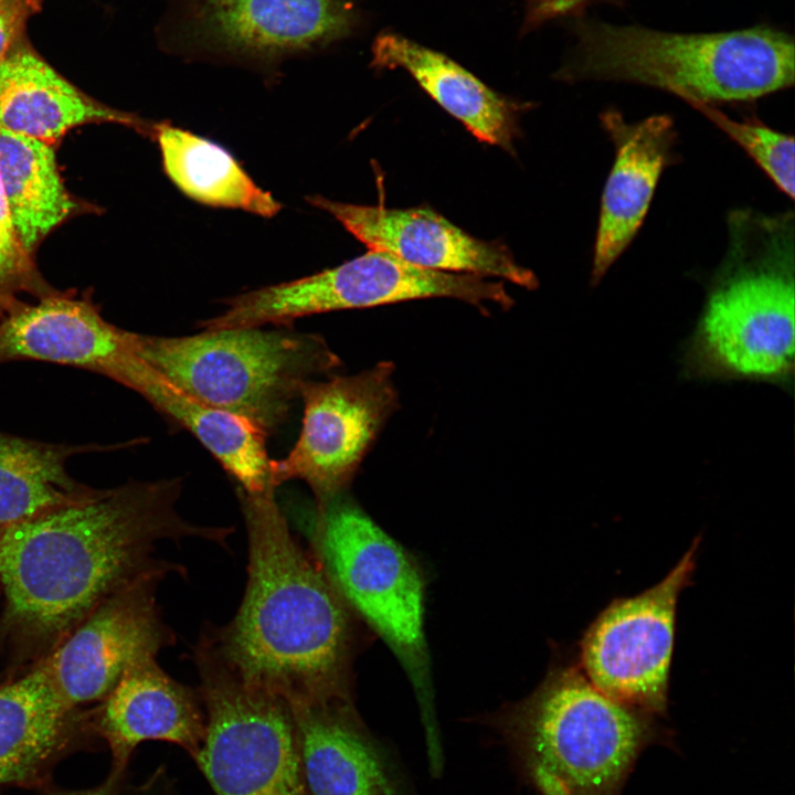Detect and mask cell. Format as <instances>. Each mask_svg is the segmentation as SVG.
<instances>
[{
    "label": "cell",
    "mask_w": 795,
    "mask_h": 795,
    "mask_svg": "<svg viewBox=\"0 0 795 795\" xmlns=\"http://www.w3.org/2000/svg\"><path fill=\"white\" fill-rule=\"evenodd\" d=\"M200 18L223 46L258 55L328 43L353 22L347 0H202Z\"/></svg>",
    "instance_id": "obj_18"
},
{
    "label": "cell",
    "mask_w": 795,
    "mask_h": 795,
    "mask_svg": "<svg viewBox=\"0 0 795 795\" xmlns=\"http://www.w3.org/2000/svg\"><path fill=\"white\" fill-rule=\"evenodd\" d=\"M155 138L166 174L192 200L264 218L280 211L282 204L261 189L220 145L169 123L158 124Z\"/></svg>",
    "instance_id": "obj_23"
},
{
    "label": "cell",
    "mask_w": 795,
    "mask_h": 795,
    "mask_svg": "<svg viewBox=\"0 0 795 795\" xmlns=\"http://www.w3.org/2000/svg\"><path fill=\"white\" fill-rule=\"evenodd\" d=\"M728 234L691 365L706 375L784 381L794 362V214L735 210Z\"/></svg>",
    "instance_id": "obj_4"
},
{
    "label": "cell",
    "mask_w": 795,
    "mask_h": 795,
    "mask_svg": "<svg viewBox=\"0 0 795 795\" xmlns=\"http://www.w3.org/2000/svg\"><path fill=\"white\" fill-rule=\"evenodd\" d=\"M500 725L542 795H618L656 734L649 713L606 696L575 667L552 672Z\"/></svg>",
    "instance_id": "obj_6"
},
{
    "label": "cell",
    "mask_w": 795,
    "mask_h": 795,
    "mask_svg": "<svg viewBox=\"0 0 795 795\" xmlns=\"http://www.w3.org/2000/svg\"><path fill=\"white\" fill-rule=\"evenodd\" d=\"M124 773L112 770L108 777L98 786L81 791H60L50 795H118Z\"/></svg>",
    "instance_id": "obj_29"
},
{
    "label": "cell",
    "mask_w": 795,
    "mask_h": 795,
    "mask_svg": "<svg viewBox=\"0 0 795 795\" xmlns=\"http://www.w3.org/2000/svg\"><path fill=\"white\" fill-rule=\"evenodd\" d=\"M248 539L247 582L225 627L210 635L246 682L289 706L348 699V612L318 559L293 538L275 488H237Z\"/></svg>",
    "instance_id": "obj_2"
},
{
    "label": "cell",
    "mask_w": 795,
    "mask_h": 795,
    "mask_svg": "<svg viewBox=\"0 0 795 795\" xmlns=\"http://www.w3.org/2000/svg\"><path fill=\"white\" fill-rule=\"evenodd\" d=\"M734 141L787 197L794 199V137L777 131L759 119L736 120L712 104L689 102Z\"/></svg>",
    "instance_id": "obj_25"
},
{
    "label": "cell",
    "mask_w": 795,
    "mask_h": 795,
    "mask_svg": "<svg viewBox=\"0 0 795 795\" xmlns=\"http://www.w3.org/2000/svg\"><path fill=\"white\" fill-rule=\"evenodd\" d=\"M310 795H394L383 759L348 699L289 706Z\"/></svg>",
    "instance_id": "obj_19"
},
{
    "label": "cell",
    "mask_w": 795,
    "mask_h": 795,
    "mask_svg": "<svg viewBox=\"0 0 795 795\" xmlns=\"http://www.w3.org/2000/svg\"><path fill=\"white\" fill-rule=\"evenodd\" d=\"M393 371V364L383 361L354 375L306 382L300 393L303 426L289 453L271 460L272 486L304 480L317 505L342 494L398 406Z\"/></svg>",
    "instance_id": "obj_10"
},
{
    "label": "cell",
    "mask_w": 795,
    "mask_h": 795,
    "mask_svg": "<svg viewBox=\"0 0 795 795\" xmlns=\"http://www.w3.org/2000/svg\"><path fill=\"white\" fill-rule=\"evenodd\" d=\"M41 10V0H0V64L22 42L29 19Z\"/></svg>",
    "instance_id": "obj_27"
},
{
    "label": "cell",
    "mask_w": 795,
    "mask_h": 795,
    "mask_svg": "<svg viewBox=\"0 0 795 795\" xmlns=\"http://www.w3.org/2000/svg\"><path fill=\"white\" fill-rule=\"evenodd\" d=\"M601 125L614 145L615 158L603 188L592 259L597 284L638 233L664 170L676 160L675 123L669 115L628 121L614 108Z\"/></svg>",
    "instance_id": "obj_14"
},
{
    "label": "cell",
    "mask_w": 795,
    "mask_h": 795,
    "mask_svg": "<svg viewBox=\"0 0 795 795\" xmlns=\"http://www.w3.org/2000/svg\"><path fill=\"white\" fill-rule=\"evenodd\" d=\"M699 540L658 584L613 601L581 645L583 672L606 696L649 714L666 709L676 608L689 583Z\"/></svg>",
    "instance_id": "obj_11"
},
{
    "label": "cell",
    "mask_w": 795,
    "mask_h": 795,
    "mask_svg": "<svg viewBox=\"0 0 795 795\" xmlns=\"http://www.w3.org/2000/svg\"><path fill=\"white\" fill-rule=\"evenodd\" d=\"M134 391L171 423L191 433L239 488L252 494L275 488L269 477L268 435L258 426L192 399L147 363Z\"/></svg>",
    "instance_id": "obj_21"
},
{
    "label": "cell",
    "mask_w": 795,
    "mask_h": 795,
    "mask_svg": "<svg viewBox=\"0 0 795 795\" xmlns=\"http://www.w3.org/2000/svg\"><path fill=\"white\" fill-rule=\"evenodd\" d=\"M565 81H615L675 94L686 103L746 102L794 84V39L767 25L674 33L582 21Z\"/></svg>",
    "instance_id": "obj_3"
},
{
    "label": "cell",
    "mask_w": 795,
    "mask_h": 795,
    "mask_svg": "<svg viewBox=\"0 0 795 795\" xmlns=\"http://www.w3.org/2000/svg\"><path fill=\"white\" fill-rule=\"evenodd\" d=\"M181 489L178 477L130 480L0 528V642L17 666L43 658L102 601L168 563L152 556L160 540L226 545L232 528L179 515Z\"/></svg>",
    "instance_id": "obj_1"
},
{
    "label": "cell",
    "mask_w": 795,
    "mask_h": 795,
    "mask_svg": "<svg viewBox=\"0 0 795 795\" xmlns=\"http://www.w3.org/2000/svg\"><path fill=\"white\" fill-rule=\"evenodd\" d=\"M163 781V776L158 772L157 776H155L151 781H149L147 785H145L146 787L142 788L139 795H162V792L167 786Z\"/></svg>",
    "instance_id": "obj_30"
},
{
    "label": "cell",
    "mask_w": 795,
    "mask_h": 795,
    "mask_svg": "<svg viewBox=\"0 0 795 795\" xmlns=\"http://www.w3.org/2000/svg\"><path fill=\"white\" fill-rule=\"evenodd\" d=\"M135 352L192 399L248 420L267 435L285 424L304 384L341 365L324 337L292 327L129 331Z\"/></svg>",
    "instance_id": "obj_5"
},
{
    "label": "cell",
    "mask_w": 795,
    "mask_h": 795,
    "mask_svg": "<svg viewBox=\"0 0 795 795\" xmlns=\"http://www.w3.org/2000/svg\"><path fill=\"white\" fill-rule=\"evenodd\" d=\"M449 297L485 309H505L513 299L501 283L483 276L421 268L377 250L295 280L264 286L223 300L220 315L199 322L204 330L290 327L297 319L336 310Z\"/></svg>",
    "instance_id": "obj_8"
},
{
    "label": "cell",
    "mask_w": 795,
    "mask_h": 795,
    "mask_svg": "<svg viewBox=\"0 0 795 795\" xmlns=\"http://www.w3.org/2000/svg\"><path fill=\"white\" fill-rule=\"evenodd\" d=\"M118 123L156 137L158 124L92 99L43 61L25 41L0 64V128L52 145L88 123Z\"/></svg>",
    "instance_id": "obj_17"
},
{
    "label": "cell",
    "mask_w": 795,
    "mask_h": 795,
    "mask_svg": "<svg viewBox=\"0 0 795 795\" xmlns=\"http://www.w3.org/2000/svg\"><path fill=\"white\" fill-rule=\"evenodd\" d=\"M307 201L331 214L370 250L390 253L414 266L496 276L529 289L538 286L534 274L519 265L504 244L476 239L426 206L358 205L320 195Z\"/></svg>",
    "instance_id": "obj_13"
},
{
    "label": "cell",
    "mask_w": 795,
    "mask_h": 795,
    "mask_svg": "<svg viewBox=\"0 0 795 795\" xmlns=\"http://www.w3.org/2000/svg\"><path fill=\"white\" fill-rule=\"evenodd\" d=\"M22 292L38 298L49 294L19 241L0 180V319L21 301L18 295Z\"/></svg>",
    "instance_id": "obj_26"
},
{
    "label": "cell",
    "mask_w": 795,
    "mask_h": 795,
    "mask_svg": "<svg viewBox=\"0 0 795 795\" xmlns=\"http://www.w3.org/2000/svg\"><path fill=\"white\" fill-rule=\"evenodd\" d=\"M394 795H398V794H394Z\"/></svg>",
    "instance_id": "obj_31"
},
{
    "label": "cell",
    "mask_w": 795,
    "mask_h": 795,
    "mask_svg": "<svg viewBox=\"0 0 795 795\" xmlns=\"http://www.w3.org/2000/svg\"><path fill=\"white\" fill-rule=\"evenodd\" d=\"M128 444L51 443L0 431V528L92 496L97 489L77 481L68 460Z\"/></svg>",
    "instance_id": "obj_22"
},
{
    "label": "cell",
    "mask_w": 795,
    "mask_h": 795,
    "mask_svg": "<svg viewBox=\"0 0 795 795\" xmlns=\"http://www.w3.org/2000/svg\"><path fill=\"white\" fill-rule=\"evenodd\" d=\"M179 568L168 562L116 591L38 660L67 706L102 701L128 667L174 643L160 616L156 590Z\"/></svg>",
    "instance_id": "obj_12"
},
{
    "label": "cell",
    "mask_w": 795,
    "mask_h": 795,
    "mask_svg": "<svg viewBox=\"0 0 795 795\" xmlns=\"http://www.w3.org/2000/svg\"><path fill=\"white\" fill-rule=\"evenodd\" d=\"M597 1L613 0H527V23L536 26L555 18L576 14Z\"/></svg>",
    "instance_id": "obj_28"
},
{
    "label": "cell",
    "mask_w": 795,
    "mask_h": 795,
    "mask_svg": "<svg viewBox=\"0 0 795 795\" xmlns=\"http://www.w3.org/2000/svg\"><path fill=\"white\" fill-rule=\"evenodd\" d=\"M317 506L318 560L339 594L400 651H421L424 592L413 560L343 492Z\"/></svg>",
    "instance_id": "obj_9"
},
{
    "label": "cell",
    "mask_w": 795,
    "mask_h": 795,
    "mask_svg": "<svg viewBox=\"0 0 795 795\" xmlns=\"http://www.w3.org/2000/svg\"><path fill=\"white\" fill-rule=\"evenodd\" d=\"M372 65L403 68L478 140L513 149L521 105L499 95L446 55L394 33L377 38Z\"/></svg>",
    "instance_id": "obj_20"
},
{
    "label": "cell",
    "mask_w": 795,
    "mask_h": 795,
    "mask_svg": "<svg viewBox=\"0 0 795 795\" xmlns=\"http://www.w3.org/2000/svg\"><path fill=\"white\" fill-rule=\"evenodd\" d=\"M93 733L92 712L67 706L35 661L0 685V787L43 786Z\"/></svg>",
    "instance_id": "obj_15"
},
{
    "label": "cell",
    "mask_w": 795,
    "mask_h": 795,
    "mask_svg": "<svg viewBox=\"0 0 795 795\" xmlns=\"http://www.w3.org/2000/svg\"><path fill=\"white\" fill-rule=\"evenodd\" d=\"M0 180L28 254L77 206L60 177L52 145L1 128Z\"/></svg>",
    "instance_id": "obj_24"
},
{
    "label": "cell",
    "mask_w": 795,
    "mask_h": 795,
    "mask_svg": "<svg viewBox=\"0 0 795 795\" xmlns=\"http://www.w3.org/2000/svg\"><path fill=\"white\" fill-rule=\"evenodd\" d=\"M206 732L195 757L215 795H310L286 700L244 681L209 634L194 649Z\"/></svg>",
    "instance_id": "obj_7"
},
{
    "label": "cell",
    "mask_w": 795,
    "mask_h": 795,
    "mask_svg": "<svg viewBox=\"0 0 795 795\" xmlns=\"http://www.w3.org/2000/svg\"><path fill=\"white\" fill-rule=\"evenodd\" d=\"M201 698L146 657L126 669L92 711L95 734L106 741L112 770L125 772L136 746L148 740L177 744L194 760L206 732Z\"/></svg>",
    "instance_id": "obj_16"
}]
</instances>
